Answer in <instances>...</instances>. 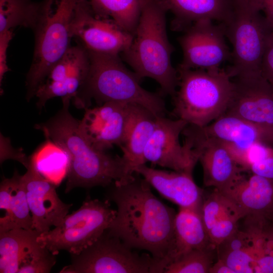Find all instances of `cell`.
I'll return each instance as SVG.
<instances>
[{"instance_id":"39","label":"cell","mask_w":273,"mask_h":273,"mask_svg":"<svg viewBox=\"0 0 273 273\" xmlns=\"http://www.w3.org/2000/svg\"><path fill=\"white\" fill-rule=\"evenodd\" d=\"M271 216H272V220H273V212H272V213L271 214Z\"/></svg>"},{"instance_id":"32","label":"cell","mask_w":273,"mask_h":273,"mask_svg":"<svg viewBox=\"0 0 273 273\" xmlns=\"http://www.w3.org/2000/svg\"><path fill=\"white\" fill-rule=\"evenodd\" d=\"M244 217L239 214L228 215L218 221L208 232L210 241L215 248L239 229V221Z\"/></svg>"},{"instance_id":"1","label":"cell","mask_w":273,"mask_h":273,"mask_svg":"<svg viewBox=\"0 0 273 273\" xmlns=\"http://www.w3.org/2000/svg\"><path fill=\"white\" fill-rule=\"evenodd\" d=\"M107 193L117 206L115 218L107 230L128 247L148 252L163 273L170 251L176 214L152 193L143 177L125 184L114 183Z\"/></svg>"},{"instance_id":"3","label":"cell","mask_w":273,"mask_h":273,"mask_svg":"<svg viewBox=\"0 0 273 273\" xmlns=\"http://www.w3.org/2000/svg\"><path fill=\"white\" fill-rule=\"evenodd\" d=\"M166 13L155 0H144L131 44L121 55L140 80H155L164 94L173 97L178 78L171 62L173 48L167 36Z\"/></svg>"},{"instance_id":"20","label":"cell","mask_w":273,"mask_h":273,"mask_svg":"<svg viewBox=\"0 0 273 273\" xmlns=\"http://www.w3.org/2000/svg\"><path fill=\"white\" fill-rule=\"evenodd\" d=\"M217 191L241 208L246 215L273 212L272 179L244 170L230 185Z\"/></svg>"},{"instance_id":"8","label":"cell","mask_w":273,"mask_h":273,"mask_svg":"<svg viewBox=\"0 0 273 273\" xmlns=\"http://www.w3.org/2000/svg\"><path fill=\"white\" fill-rule=\"evenodd\" d=\"M110 202L86 198L79 209L67 214L58 226L41 234L37 241L55 255L62 250L78 254L96 241L115 218L116 210Z\"/></svg>"},{"instance_id":"33","label":"cell","mask_w":273,"mask_h":273,"mask_svg":"<svg viewBox=\"0 0 273 273\" xmlns=\"http://www.w3.org/2000/svg\"><path fill=\"white\" fill-rule=\"evenodd\" d=\"M250 247H253L250 235L245 230L238 229L217 246V258H221L231 251Z\"/></svg>"},{"instance_id":"23","label":"cell","mask_w":273,"mask_h":273,"mask_svg":"<svg viewBox=\"0 0 273 273\" xmlns=\"http://www.w3.org/2000/svg\"><path fill=\"white\" fill-rule=\"evenodd\" d=\"M0 233L15 229H33L22 175L17 170L10 178H4L0 185Z\"/></svg>"},{"instance_id":"35","label":"cell","mask_w":273,"mask_h":273,"mask_svg":"<svg viewBox=\"0 0 273 273\" xmlns=\"http://www.w3.org/2000/svg\"><path fill=\"white\" fill-rule=\"evenodd\" d=\"M261 73L273 86V32H271L266 40L263 54Z\"/></svg>"},{"instance_id":"26","label":"cell","mask_w":273,"mask_h":273,"mask_svg":"<svg viewBox=\"0 0 273 273\" xmlns=\"http://www.w3.org/2000/svg\"><path fill=\"white\" fill-rule=\"evenodd\" d=\"M46 139L29 157V161L43 177L57 187L67 176L70 157L63 147Z\"/></svg>"},{"instance_id":"12","label":"cell","mask_w":273,"mask_h":273,"mask_svg":"<svg viewBox=\"0 0 273 273\" xmlns=\"http://www.w3.org/2000/svg\"><path fill=\"white\" fill-rule=\"evenodd\" d=\"M188 124L180 119L157 117L154 130L144 152L145 163L193 173L198 154L188 139L185 138L183 145L179 142V136Z\"/></svg>"},{"instance_id":"6","label":"cell","mask_w":273,"mask_h":273,"mask_svg":"<svg viewBox=\"0 0 273 273\" xmlns=\"http://www.w3.org/2000/svg\"><path fill=\"white\" fill-rule=\"evenodd\" d=\"M88 52L90 68L81 94L87 107L93 98L100 105L108 102L140 105L157 117L164 116L165 105L160 95L143 88L141 80L124 65L119 55Z\"/></svg>"},{"instance_id":"5","label":"cell","mask_w":273,"mask_h":273,"mask_svg":"<svg viewBox=\"0 0 273 273\" xmlns=\"http://www.w3.org/2000/svg\"><path fill=\"white\" fill-rule=\"evenodd\" d=\"M80 0H43L33 28V58L27 73L26 99L35 96L38 86L71 47V27Z\"/></svg>"},{"instance_id":"15","label":"cell","mask_w":273,"mask_h":273,"mask_svg":"<svg viewBox=\"0 0 273 273\" xmlns=\"http://www.w3.org/2000/svg\"><path fill=\"white\" fill-rule=\"evenodd\" d=\"M232 79L233 93L224 113L259 125L273 135V86L261 74Z\"/></svg>"},{"instance_id":"16","label":"cell","mask_w":273,"mask_h":273,"mask_svg":"<svg viewBox=\"0 0 273 273\" xmlns=\"http://www.w3.org/2000/svg\"><path fill=\"white\" fill-rule=\"evenodd\" d=\"M183 134L190 140L198 154L205 187L220 190L246 170L239 165L225 144L205 136L201 127L188 124Z\"/></svg>"},{"instance_id":"31","label":"cell","mask_w":273,"mask_h":273,"mask_svg":"<svg viewBox=\"0 0 273 273\" xmlns=\"http://www.w3.org/2000/svg\"><path fill=\"white\" fill-rule=\"evenodd\" d=\"M219 259L225 262L235 273L254 272L255 259L252 247L231 251Z\"/></svg>"},{"instance_id":"11","label":"cell","mask_w":273,"mask_h":273,"mask_svg":"<svg viewBox=\"0 0 273 273\" xmlns=\"http://www.w3.org/2000/svg\"><path fill=\"white\" fill-rule=\"evenodd\" d=\"M200 20L184 30L178 38L183 57L177 68L182 69H215L232 58V52L225 41L221 23Z\"/></svg>"},{"instance_id":"9","label":"cell","mask_w":273,"mask_h":273,"mask_svg":"<svg viewBox=\"0 0 273 273\" xmlns=\"http://www.w3.org/2000/svg\"><path fill=\"white\" fill-rule=\"evenodd\" d=\"M60 273H159L158 262L150 253H139L107 230Z\"/></svg>"},{"instance_id":"4","label":"cell","mask_w":273,"mask_h":273,"mask_svg":"<svg viewBox=\"0 0 273 273\" xmlns=\"http://www.w3.org/2000/svg\"><path fill=\"white\" fill-rule=\"evenodd\" d=\"M177 90L173 114L188 124L205 127L226 111L234 89L226 71L177 68Z\"/></svg>"},{"instance_id":"19","label":"cell","mask_w":273,"mask_h":273,"mask_svg":"<svg viewBox=\"0 0 273 273\" xmlns=\"http://www.w3.org/2000/svg\"><path fill=\"white\" fill-rule=\"evenodd\" d=\"M163 198L179 206L200 213L204 193L195 183L192 173L156 169L145 164L134 169Z\"/></svg>"},{"instance_id":"30","label":"cell","mask_w":273,"mask_h":273,"mask_svg":"<svg viewBox=\"0 0 273 273\" xmlns=\"http://www.w3.org/2000/svg\"><path fill=\"white\" fill-rule=\"evenodd\" d=\"M200 214L207 233L225 216L234 214L246 216L241 208L216 189L206 198L204 197Z\"/></svg>"},{"instance_id":"27","label":"cell","mask_w":273,"mask_h":273,"mask_svg":"<svg viewBox=\"0 0 273 273\" xmlns=\"http://www.w3.org/2000/svg\"><path fill=\"white\" fill-rule=\"evenodd\" d=\"M98 17L113 20L125 31L135 32L144 0H88Z\"/></svg>"},{"instance_id":"2","label":"cell","mask_w":273,"mask_h":273,"mask_svg":"<svg viewBox=\"0 0 273 273\" xmlns=\"http://www.w3.org/2000/svg\"><path fill=\"white\" fill-rule=\"evenodd\" d=\"M69 102L47 121L35 125L49 138L63 147L70 157L65 193L78 187L90 188L122 184L132 180L123 158L93 148L79 128V120L69 111Z\"/></svg>"},{"instance_id":"29","label":"cell","mask_w":273,"mask_h":273,"mask_svg":"<svg viewBox=\"0 0 273 273\" xmlns=\"http://www.w3.org/2000/svg\"><path fill=\"white\" fill-rule=\"evenodd\" d=\"M215 256L216 250L213 247L194 249L168 264L163 273H207Z\"/></svg>"},{"instance_id":"38","label":"cell","mask_w":273,"mask_h":273,"mask_svg":"<svg viewBox=\"0 0 273 273\" xmlns=\"http://www.w3.org/2000/svg\"><path fill=\"white\" fill-rule=\"evenodd\" d=\"M210 273H235V271L230 267L222 260L217 259L211 267Z\"/></svg>"},{"instance_id":"18","label":"cell","mask_w":273,"mask_h":273,"mask_svg":"<svg viewBox=\"0 0 273 273\" xmlns=\"http://www.w3.org/2000/svg\"><path fill=\"white\" fill-rule=\"evenodd\" d=\"M22 175L26 198L33 220V229L41 234L60 225L72 204L59 197L54 184L43 177L30 161Z\"/></svg>"},{"instance_id":"25","label":"cell","mask_w":273,"mask_h":273,"mask_svg":"<svg viewBox=\"0 0 273 273\" xmlns=\"http://www.w3.org/2000/svg\"><path fill=\"white\" fill-rule=\"evenodd\" d=\"M272 213L250 214L244 217V230L250 235L255 255L254 272H273Z\"/></svg>"},{"instance_id":"24","label":"cell","mask_w":273,"mask_h":273,"mask_svg":"<svg viewBox=\"0 0 273 273\" xmlns=\"http://www.w3.org/2000/svg\"><path fill=\"white\" fill-rule=\"evenodd\" d=\"M210 247L215 248L210 241L200 213L179 208L175 217L173 240L165 267L191 250Z\"/></svg>"},{"instance_id":"22","label":"cell","mask_w":273,"mask_h":273,"mask_svg":"<svg viewBox=\"0 0 273 273\" xmlns=\"http://www.w3.org/2000/svg\"><path fill=\"white\" fill-rule=\"evenodd\" d=\"M156 117L146 108L131 104L125 134L120 146L122 157L130 175L134 174L136 167L146 164L144 152L154 130Z\"/></svg>"},{"instance_id":"17","label":"cell","mask_w":273,"mask_h":273,"mask_svg":"<svg viewBox=\"0 0 273 273\" xmlns=\"http://www.w3.org/2000/svg\"><path fill=\"white\" fill-rule=\"evenodd\" d=\"M131 103L108 102L85 109L79 120L80 132L95 149L103 152L123 141Z\"/></svg>"},{"instance_id":"37","label":"cell","mask_w":273,"mask_h":273,"mask_svg":"<svg viewBox=\"0 0 273 273\" xmlns=\"http://www.w3.org/2000/svg\"><path fill=\"white\" fill-rule=\"evenodd\" d=\"M262 13L267 26L273 32V0H251Z\"/></svg>"},{"instance_id":"36","label":"cell","mask_w":273,"mask_h":273,"mask_svg":"<svg viewBox=\"0 0 273 273\" xmlns=\"http://www.w3.org/2000/svg\"><path fill=\"white\" fill-rule=\"evenodd\" d=\"M14 30L0 33V85L5 74L10 70L7 65V50L9 43L14 36Z\"/></svg>"},{"instance_id":"13","label":"cell","mask_w":273,"mask_h":273,"mask_svg":"<svg viewBox=\"0 0 273 273\" xmlns=\"http://www.w3.org/2000/svg\"><path fill=\"white\" fill-rule=\"evenodd\" d=\"M40 235L34 229L0 233V272H50L56 255L37 241Z\"/></svg>"},{"instance_id":"34","label":"cell","mask_w":273,"mask_h":273,"mask_svg":"<svg viewBox=\"0 0 273 273\" xmlns=\"http://www.w3.org/2000/svg\"><path fill=\"white\" fill-rule=\"evenodd\" d=\"M247 171L273 180V145H268L265 156L251 164Z\"/></svg>"},{"instance_id":"21","label":"cell","mask_w":273,"mask_h":273,"mask_svg":"<svg viewBox=\"0 0 273 273\" xmlns=\"http://www.w3.org/2000/svg\"><path fill=\"white\" fill-rule=\"evenodd\" d=\"M174 15L172 28L184 31L195 22L204 19L225 22L230 17L233 0H155Z\"/></svg>"},{"instance_id":"14","label":"cell","mask_w":273,"mask_h":273,"mask_svg":"<svg viewBox=\"0 0 273 273\" xmlns=\"http://www.w3.org/2000/svg\"><path fill=\"white\" fill-rule=\"evenodd\" d=\"M71 35L88 51L117 55L128 49L133 37L113 20L97 16L88 0H80L77 5Z\"/></svg>"},{"instance_id":"28","label":"cell","mask_w":273,"mask_h":273,"mask_svg":"<svg viewBox=\"0 0 273 273\" xmlns=\"http://www.w3.org/2000/svg\"><path fill=\"white\" fill-rule=\"evenodd\" d=\"M40 7L32 0H0V33L17 27L32 29Z\"/></svg>"},{"instance_id":"7","label":"cell","mask_w":273,"mask_h":273,"mask_svg":"<svg viewBox=\"0 0 273 273\" xmlns=\"http://www.w3.org/2000/svg\"><path fill=\"white\" fill-rule=\"evenodd\" d=\"M232 46V78L261 73L262 58L271 32L264 18L251 0H233L231 14L221 23Z\"/></svg>"},{"instance_id":"10","label":"cell","mask_w":273,"mask_h":273,"mask_svg":"<svg viewBox=\"0 0 273 273\" xmlns=\"http://www.w3.org/2000/svg\"><path fill=\"white\" fill-rule=\"evenodd\" d=\"M90 68L88 52L80 44L71 46L62 58L50 70L35 94L36 105L41 109L47 102L60 97L83 108L81 96Z\"/></svg>"}]
</instances>
